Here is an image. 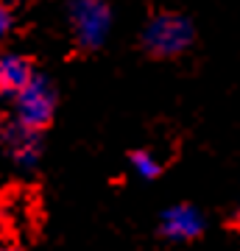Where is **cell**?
Listing matches in <instances>:
<instances>
[{
	"label": "cell",
	"instance_id": "obj_1",
	"mask_svg": "<svg viewBox=\"0 0 240 251\" xmlns=\"http://www.w3.org/2000/svg\"><path fill=\"white\" fill-rule=\"evenodd\" d=\"M190 42H193V23L173 11H162L151 17L142 31V45L157 59H173L185 53Z\"/></svg>",
	"mask_w": 240,
	"mask_h": 251
},
{
	"label": "cell",
	"instance_id": "obj_2",
	"mask_svg": "<svg viewBox=\"0 0 240 251\" xmlns=\"http://www.w3.org/2000/svg\"><path fill=\"white\" fill-rule=\"evenodd\" d=\"M53 109H56V90L42 75H34V81L14 95V123L36 131V128L51 123Z\"/></svg>",
	"mask_w": 240,
	"mask_h": 251
},
{
	"label": "cell",
	"instance_id": "obj_3",
	"mask_svg": "<svg viewBox=\"0 0 240 251\" xmlns=\"http://www.w3.org/2000/svg\"><path fill=\"white\" fill-rule=\"evenodd\" d=\"M73 34L84 48H98L109 34L112 14H109L107 0H73L70 6Z\"/></svg>",
	"mask_w": 240,
	"mask_h": 251
},
{
	"label": "cell",
	"instance_id": "obj_4",
	"mask_svg": "<svg viewBox=\"0 0 240 251\" xmlns=\"http://www.w3.org/2000/svg\"><path fill=\"white\" fill-rule=\"evenodd\" d=\"M160 229L168 240H176V243H185V240H193L198 234L204 232V218L198 212L196 206L190 204H176L165 209V215L160 221Z\"/></svg>",
	"mask_w": 240,
	"mask_h": 251
},
{
	"label": "cell",
	"instance_id": "obj_5",
	"mask_svg": "<svg viewBox=\"0 0 240 251\" xmlns=\"http://www.w3.org/2000/svg\"><path fill=\"white\" fill-rule=\"evenodd\" d=\"M3 145H6L9 156L17 162L20 168H34L36 162H39V153H42V145H39L36 131L23 128L17 123L3 131Z\"/></svg>",
	"mask_w": 240,
	"mask_h": 251
},
{
	"label": "cell",
	"instance_id": "obj_6",
	"mask_svg": "<svg viewBox=\"0 0 240 251\" xmlns=\"http://www.w3.org/2000/svg\"><path fill=\"white\" fill-rule=\"evenodd\" d=\"M34 62L28 56L20 53H6L0 56V95H17L23 87L34 81Z\"/></svg>",
	"mask_w": 240,
	"mask_h": 251
},
{
	"label": "cell",
	"instance_id": "obj_7",
	"mask_svg": "<svg viewBox=\"0 0 240 251\" xmlns=\"http://www.w3.org/2000/svg\"><path fill=\"white\" fill-rule=\"evenodd\" d=\"M132 168L140 179H157L162 173V162L151 151H134L132 153Z\"/></svg>",
	"mask_w": 240,
	"mask_h": 251
},
{
	"label": "cell",
	"instance_id": "obj_8",
	"mask_svg": "<svg viewBox=\"0 0 240 251\" xmlns=\"http://www.w3.org/2000/svg\"><path fill=\"white\" fill-rule=\"evenodd\" d=\"M9 28H11V11L6 6H0V36L6 34Z\"/></svg>",
	"mask_w": 240,
	"mask_h": 251
},
{
	"label": "cell",
	"instance_id": "obj_9",
	"mask_svg": "<svg viewBox=\"0 0 240 251\" xmlns=\"http://www.w3.org/2000/svg\"><path fill=\"white\" fill-rule=\"evenodd\" d=\"M0 251H14V249H11V246H0Z\"/></svg>",
	"mask_w": 240,
	"mask_h": 251
}]
</instances>
